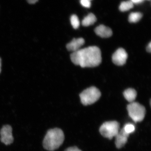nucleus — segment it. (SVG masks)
<instances>
[{"instance_id":"f257e3e1","label":"nucleus","mask_w":151,"mask_h":151,"mask_svg":"<svg viewBox=\"0 0 151 151\" xmlns=\"http://www.w3.org/2000/svg\"><path fill=\"white\" fill-rule=\"evenodd\" d=\"M72 62L82 68L94 67L102 62L101 52L97 46H90L80 49L70 55Z\"/></svg>"},{"instance_id":"f03ea898","label":"nucleus","mask_w":151,"mask_h":151,"mask_svg":"<svg viewBox=\"0 0 151 151\" xmlns=\"http://www.w3.org/2000/svg\"><path fill=\"white\" fill-rule=\"evenodd\" d=\"M64 134L62 130L58 128L49 130L43 140L44 148L47 150H55L62 145Z\"/></svg>"},{"instance_id":"7ed1b4c3","label":"nucleus","mask_w":151,"mask_h":151,"mask_svg":"<svg viewBox=\"0 0 151 151\" xmlns=\"http://www.w3.org/2000/svg\"><path fill=\"white\" fill-rule=\"evenodd\" d=\"M101 92L96 87L92 86L84 90L80 94L81 103L84 105H92L101 97Z\"/></svg>"},{"instance_id":"20e7f679","label":"nucleus","mask_w":151,"mask_h":151,"mask_svg":"<svg viewBox=\"0 0 151 151\" xmlns=\"http://www.w3.org/2000/svg\"><path fill=\"white\" fill-rule=\"evenodd\" d=\"M129 116L135 122H141L145 116V107L137 102H132L127 106Z\"/></svg>"},{"instance_id":"39448f33","label":"nucleus","mask_w":151,"mask_h":151,"mask_svg":"<svg viewBox=\"0 0 151 151\" xmlns=\"http://www.w3.org/2000/svg\"><path fill=\"white\" fill-rule=\"evenodd\" d=\"M120 124L116 121L106 122L103 123L100 128L101 134L106 138L112 139L119 133Z\"/></svg>"},{"instance_id":"423d86ee","label":"nucleus","mask_w":151,"mask_h":151,"mask_svg":"<svg viewBox=\"0 0 151 151\" xmlns=\"http://www.w3.org/2000/svg\"><path fill=\"white\" fill-rule=\"evenodd\" d=\"M1 140L5 145H11L14 141V137L12 135V129L10 126L5 125L2 127L0 132Z\"/></svg>"},{"instance_id":"0eeeda50","label":"nucleus","mask_w":151,"mask_h":151,"mask_svg":"<svg viewBox=\"0 0 151 151\" xmlns=\"http://www.w3.org/2000/svg\"><path fill=\"white\" fill-rule=\"evenodd\" d=\"M127 52L122 48L118 49L112 56V60L114 64L119 66L124 65L128 58Z\"/></svg>"},{"instance_id":"6e6552de","label":"nucleus","mask_w":151,"mask_h":151,"mask_svg":"<svg viewBox=\"0 0 151 151\" xmlns=\"http://www.w3.org/2000/svg\"><path fill=\"white\" fill-rule=\"evenodd\" d=\"M129 136V134L125 132L123 128L121 130H119V133L115 137V144L116 147L118 149L123 147L127 143Z\"/></svg>"},{"instance_id":"1a4fd4ad","label":"nucleus","mask_w":151,"mask_h":151,"mask_svg":"<svg viewBox=\"0 0 151 151\" xmlns=\"http://www.w3.org/2000/svg\"><path fill=\"white\" fill-rule=\"evenodd\" d=\"M85 41L82 38L73 39L70 42L67 44L66 48L69 51L75 52L80 49L81 47L84 45Z\"/></svg>"},{"instance_id":"9d476101","label":"nucleus","mask_w":151,"mask_h":151,"mask_svg":"<svg viewBox=\"0 0 151 151\" xmlns=\"http://www.w3.org/2000/svg\"><path fill=\"white\" fill-rule=\"evenodd\" d=\"M95 33L97 35L103 38H108L113 34V32L110 28L104 25H100L94 30Z\"/></svg>"},{"instance_id":"9b49d317","label":"nucleus","mask_w":151,"mask_h":151,"mask_svg":"<svg viewBox=\"0 0 151 151\" xmlns=\"http://www.w3.org/2000/svg\"><path fill=\"white\" fill-rule=\"evenodd\" d=\"M124 97L129 103L134 102L137 96V92L134 89L129 88L126 89L124 92Z\"/></svg>"},{"instance_id":"f8f14e48","label":"nucleus","mask_w":151,"mask_h":151,"mask_svg":"<svg viewBox=\"0 0 151 151\" xmlns=\"http://www.w3.org/2000/svg\"><path fill=\"white\" fill-rule=\"evenodd\" d=\"M97 21V18L94 14H89L85 17L82 21V24L83 26L88 27L94 24Z\"/></svg>"},{"instance_id":"ddd939ff","label":"nucleus","mask_w":151,"mask_h":151,"mask_svg":"<svg viewBox=\"0 0 151 151\" xmlns=\"http://www.w3.org/2000/svg\"><path fill=\"white\" fill-rule=\"evenodd\" d=\"M134 6V4L130 1L122 2L119 6V10L121 12H127L129 10Z\"/></svg>"},{"instance_id":"4468645a","label":"nucleus","mask_w":151,"mask_h":151,"mask_svg":"<svg viewBox=\"0 0 151 151\" xmlns=\"http://www.w3.org/2000/svg\"><path fill=\"white\" fill-rule=\"evenodd\" d=\"M142 17V14L139 12H132L130 14L129 21L131 23H136L139 22Z\"/></svg>"},{"instance_id":"2eb2a0df","label":"nucleus","mask_w":151,"mask_h":151,"mask_svg":"<svg viewBox=\"0 0 151 151\" xmlns=\"http://www.w3.org/2000/svg\"><path fill=\"white\" fill-rule=\"evenodd\" d=\"M70 20L71 25L73 28L75 29L78 28L80 25V22L78 17L76 15H73L70 17Z\"/></svg>"},{"instance_id":"dca6fc26","label":"nucleus","mask_w":151,"mask_h":151,"mask_svg":"<svg viewBox=\"0 0 151 151\" xmlns=\"http://www.w3.org/2000/svg\"><path fill=\"white\" fill-rule=\"evenodd\" d=\"M123 129H124V131L129 134L134 132L135 129L134 126L131 124H126L125 125Z\"/></svg>"},{"instance_id":"f3484780","label":"nucleus","mask_w":151,"mask_h":151,"mask_svg":"<svg viewBox=\"0 0 151 151\" xmlns=\"http://www.w3.org/2000/svg\"><path fill=\"white\" fill-rule=\"evenodd\" d=\"M80 3L83 6L87 8L90 7L91 6V1L89 0H80Z\"/></svg>"},{"instance_id":"a211bd4d","label":"nucleus","mask_w":151,"mask_h":151,"mask_svg":"<svg viewBox=\"0 0 151 151\" xmlns=\"http://www.w3.org/2000/svg\"><path fill=\"white\" fill-rule=\"evenodd\" d=\"M65 151H82L79 150L77 147H70L66 149Z\"/></svg>"},{"instance_id":"6ab92c4d","label":"nucleus","mask_w":151,"mask_h":151,"mask_svg":"<svg viewBox=\"0 0 151 151\" xmlns=\"http://www.w3.org/2000/svg\"><path fill=\"white\" fill-rule=\"evenodd\" d=\"M144 0H131V1L132 2L133 4H140L142 3Z\"/></svg>"},{"instance_id":"aec40b11","label":"nucleus","mask_w":151,"mask_h":151,"mask_svg":"<svg viewBox=\"0 0 151 151\" xmlns=\"http://www.w3.org/2000/svg\"><path fill=\"white\" fill-rule=\"evenodd\" d=\"M27 1L29 4H35L37 2L38 0H27Z\"/></svg>"},{"instance_id":"412c9836","label":"nucleus","mask_w":151,"mask_h":151,"mask_svg":"<svg viewBox=\"0 0 151 151\" xmlns=\"http://www.w3.org/2000/svg\"><path fill=\"white\" fill-rule=\"evenodd\" d=\"M147 51L148 52H150L151 51V42H150L149 44L147 47Z\"/></svg>"},{"instance_id":"4be33fe9","label":"nucleus","mask_w":151,"mask_h":151,"mask_svg":"<svg viewBox=\"0 0 151 151\" xmlns=\"http://www.w3.org/2000/svg\"><path fill=\"white\" fill-rule=\"evenodd\" d=\"M1 58H0V73L1 71Z\"/></svg>"},{"instance_id":"5701e85b","label":"nucleus","mask_w":151,"mask_h":151,"mask_svg":"<svg viewBox=\"0 0 151 151\" xmlns=\"http://www.w3.org/2000/svg\"><path fill=\"white\" fill-rule=\"evenodd\" d=\"M89 1H92V0H89Z\"/></svg>"}]
</instances>
